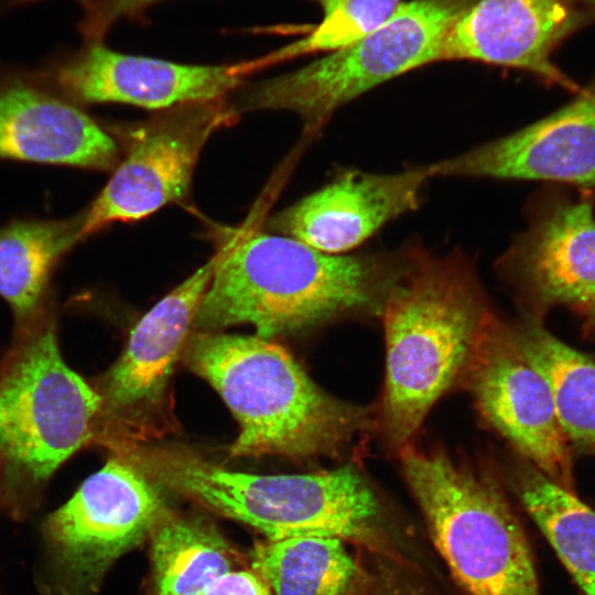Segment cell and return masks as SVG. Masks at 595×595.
I'll return each mask as SVG.
<instances>
[{
	"label": "cell",
	"instance_id": "cell-27",
	"mask_svg": "<svg viewBox=\"0 0 595 595\" xmlns=\"http://www.w3.org/2000/svg\"><path fill=\"white\" fill-rule=\"evenodd\" d=\"M577 307L583 313L586 325L591 329H595V299Z\"/></svg>",
	"mask_w": 595,
	"mask_h": 595
},
{
	"label": "cell",
	"instance_id": "cell-25",
	"mask_svg": "<svg viewBox=\"0 0 595 595\" xmlns=\"http://www.w3.org/2000/svg\"><path fill=\"white\" fill-rule=\"evenodd\" d=\"M159 0H85L82 30L89 41H102L115 23L132 18Z\"/></svg>",
	"mask_w": 595,
	"mask_h": 595
},
{
	"label": "cell",
	"instance_id": "cell-16",
	"mask_svg": "<svg viewBox=\"0 0 595 595\" xmlns=\"http://www.w3.org/2000/svg\"><path fill=\"white\" fill-rule=\"evenodd\" d=\"M0 158L110 170L113 139L77 107L15 77H0Z\"/></svg>",
	"mask_w": 595,
	"mask_h": 595
},
{
	"label": "cell",
	"instance_id": "cell-24",
	"mask_svg": "<svg viewBox=\"0 0 595 595\" xmlns=\"http://www.w3.org/2000/svg\"><path fill=\"white\" fill-rule=\"evenodd\" d=\"M377 553L372 567L365 570L359 595H434L414 571L407 569L393 554Z\"/></svg>",
	"mask_w": 595,
	"mask_h": 595
},
{
	"label": "cell",
	"instance_id": "cell-11",
	"mask_svg": "<svg viewBox=\"0 0 595 595\" xmlns=\"http://www.w3.org/2000/svg\"><path fill=\"white\" fill-rule=\"evenodd\" d=\"M483 416L531 465L575 493L573 459L551 388L513 333L488 320L468 369Z\"/></svg>",
	"mask_w": 595,
	"mask_h": 595
},
{
	"label": "cell",
	"instance_id": "cell-18",
	"mask_svg": "<svg viewBox=\"0 0 595 595\" xmlns=\"http://www.w3.org/2000/svg\"><path fill=\"white\" fill-rule=\"evenodd\" d=\"M148 540L149 595H198L221 576L249 566L210 521L170 507Z\"/></svg>",
	"mask_w": 595,
	"mask_h": 595
},
{
	"label": "cell",
	"instance_id": "cell-26",
	"mask_svg": "<svg viewBox=\"0 0 595 595\" xmlns=\"http://www.w3.org/2000/svg\"><path fill=\"white\" fill-rule=\"evenodd\" d=\"M198 595H273L264 581L249 566L232 571Z\"/></svg>",
	"mask_w": 595,
	"mask_h": 595
},
{
	"label": "cell",
	"instance_id": "cell-20",
	"mask_svg": "<svg viewBox=\"0 0 595 595\" xmlns=\"http://www.w3.org/2000/svg\"><path fill=\"white\" fill-rule=\"evenodd\" d=\"M82 216L64 220H17L0 228V296L20 329L41 313L60 259L80 240Z\"/></svg>",
	"mask_w": 595,
	"mask_h": 595
},
{
	"label": "cell",
	"instance_id": "cell-2",
	"mask_svg": "<svg viewBox=\"0 0 595 595\" xmlns=\"http://www.w3.org/2000/svg\"><path fill=\"white\" fill-rule=\"evenodd\" d=\"M387 364L382 420L404 447L436 400L468 372L490 315L458 257L413 251L393 271L382 304Z\"/></svg>",
	"mask_w": 595,
	"mask_h": 595
},
{
	"label": "cell",
	"instance_id": "cell-10",
	"mask_svg": "<svg viewBox=\"0 0 595 595\" xmlns=\"http://www.w3.org/2000/svg\"><path fill=\"white\" fill-rule=\"evenodd\" d=\"M220 101L174 107L130 130L125 160L82 215L80 240L115 221L138 220L184 199L206 141L235 118Z\"/></svg>",
	"mask_w": 595,
	"mask_h": 595
},
{
	"label": "cell",
	"instance_id": "cell-8",
	"mask_svg": "<svg viewBox=\"0 0 595 595\" xmlns=\"http://www.w3.org/2000/svg\"><path fill=\"white\" fill-rule=\"evenodd\" d=\"M158 486L112 452L42 523L44 595H95L112 564L148 539L169 508Z\"/></svg>",
	"mask_w": 595,
	"mask_h": 595
},
{
	"label": "cell",
	"instance_id": "cell-19",
	"mask_svg": "<svg viewBox=\"0 0 595 595\" xmlns=\"http://www.w3.org/2000/svg\"><path fill=\"white\" fill-rule=\"evenodd\" d=\"M342 539L302 536L257 542L247 561L273 595H359L365 570Z\"/></svg>",
	"mask_w": 595,
	"mask_h": 595
},
{
	"label": "cell",
	"instance_id": "cell-22",
	"mask_svg": "<svg viewBox=\"0 0 595 595\" xmlns=\"http://www.w3.org/2000/svg\"><path fill=\"white\" fill-rule=\"evenodd\" d=\"M512 333L523 355L549 383L567 441L595 452V360L537 323Z\"/></svg>",
	"mask_w": 595,
	"mask_h": 595
},
{
	"label": "cell",
	"instance_id": "cell-6",
	"mask_svg": "<svg viewBox=\"0 0 595 595\" xmlns=\"http://www.w3.org/2000/svg\"><path fill=\"white\" fill-rule=\"evenodd\" d=\"M401 461L436 548L472 595H541L527 536L495 480L442 452L405 445Z\"/></svg>",
	"mask_w": 595,
	"mask_h": 595
},
{
	"label": "cell",
	"instance_id": "cell-17",
	"mask_svg": "<svg viewBox=\"0 0 595 595\" xmlns=\"http://www.w3.org/2000/svg\"><path fill=\"white\" fill-rule=\"evenodd\" d=\"M509 260L545 307L595 299V217L589 199L553 207L516 241Z\"/></svg>",
	"mask_w": 595,
	"mask_h": 595
},
{
	"label": "cell",
	"instance_id": "cell-1",
	"mask_svg": "<svg viewBox=\"0 0 595 595\" xmlns=\"http://www.w3.org/2000/svg\"><path fill=\"white\" fill-rule=\"evenodd\" d=\"M241 234L217 251L196 331L251 324L269 339L382 304L393 273L382 260L325 253L286 236Z\"/></svg>",
	"mask_w": 595,
	"mask_h": 595
},
{
	"label": "cell",
	"instance_id": "cell-13",
	"mask_svg": "<svg viewBox=\"0 0 595 595\" xmlns=\"http://www.w3.org/2000/svg\"><path fill=\"white\" fill-rule=\"evenodd\" d=\"M269 66L266 55L228 65H190L122 54L101 41H89L57 68L55 79L79 101L166 109L221 100L248 76Z\"/></svg>",
	"mask_w": 595,
	"mask_h": 595
},
{
	"label": "cell",
	"instance_id": "cell-23",
	"mask_svg": "<svg viewBox=\"0 0 595 595\" xmlns=\"http://www.w3.org/2000/svg\"><path fill=\"white\" fill-rule=\"evenodd\" d=\"M322 20L306 35L268 53L273 65L320 52H333L370 34L397 12L402 0H313Z\"/></svg>",
	"mask_w": 595,
	"mask_h": 595
},
{
	"label": "cell",
	"instance_id": "cell-4",
	"mask_svg": "<svg viewBox=\"0 0 595 595\" xmlns=\"http://www.w3.org/2000/svg\"><path fill=\"white\" fill-rule=\"evenodd\" d=\"M151 483L262 533L267 540L327 536L388 552L379 501L351 466L305 475L226 469L178 445L120 452Z\"/></svg>",
	"mask_w": 595,
	"mask_h": 595
},
{
	"label": "cell",
	"instance_id": "cell-9",
	"mask_svg": "<svg viewBox=\"0 0 595 595\" xmlns=\"http://www.w3.org/2000/svg\"><path fill=\"white\" fill-rule=\"evenodd\" d=\"M217 253L158 302L132 328L101 377L97 435L111 451L143 445L175 430L170 381L208 289Z\"/></svg>",
	"mask_w": 595,
	"mask_h": 595
},
{
	"label": "cell",
	"instance_id": "cell-12",
	"mask_svg": "<svg viewBox=\"0 0 595 595\" xmlns=\"http://www.w3.org/2000/svg\"><path fill=\"white\" fill-rule=\"evenodd\" d=\"M594 20L582 0H473L448 30L439 62L517 68L575 91L578 86L551 56L567 36Z\"/></svg>",
	"mask_w": 595,
	"mask_h": 595
},
{
	"label": "cell",
	"instance_id": "cell-21",
	"mask_svg": "<svg viewBox=\"0 0 595 595\" xmlns=\"http://www.w3.org/2000/svg\"><path fill=\"white\" fill-rule=\"evenodd\" d=\"M515 489L582 594L595 595V510L531 464Z\"/></svg>",
	"mask_w": 595,
	"mask_h": 595
},
{
	"label": "cell",
	"instance_id": "cell-7",
	"mask_svg": "<svg viewBox=\"0 0 595 595\" xmlns=\"http://www.w3.org/2000/svg\"><path fill=\"white\" fill-rule=\"evenodd\" d=\"M473 0H410L383 25L309 65L251 88L248 110H290L317 133L340 107L410 71L439 62L453 22Z\"/></svg>",
	"mask_w": 595,
	"mask_h": 595
},
{
	"label": "cell",
	"instance_id": "cell-14",
	"mask_svg": "<svg viewBox=\"0 0 595 595\" xmlns=\"http://www.w3.org/2000/svg\"><path fill=\"white\" fill-rule=\"evenodd\" d=\"M431 177L430 165L389 174L345 171L274 215L268 228L318 251L342 255L416 209Z\"/></svg>",
	"mask_w": 595,
	"mask_h": 595
},
{
	"label": "cell",
	"instance_id": "cell-5",
	"mask_svg": "<svg viewBox=\"0 0 595 595\" xmlns=\"http://www.w3.org/2000/svg\"><path fill=\"white\" fill-rule=\"evenodd\" d=\"M101 399L64 361L54 322L40 314L0 368V505L15 520L56 469L96 440Z\"/></svg>",
	"mask_w": 595,
	"mask_h": 595
},
{
	"label": "cell",
	"instance_id": "cell-3",
	"mask_svg": "<svg viewBox=\"0 0 595 595\" xmlns=\"http://www.w3.org/2000/svg\"><path fill=\"white\" fill-rule=\"evenodd\" d=\"M181 357L236 418L240 429L228 451L231 457L335 455L369 428L367 409L324 392L284 347L268 338L197 331Z\"/></svg>",
	"mask_w": 595,
	"mask_h": 595
},
{
	"label": "cell",
	"instance_id": "cell-15",
	"mask_svg": "<svg viewBox=\"0 0 595 595\" xmlns=\"http://www.w3.org/2000/svg\"><path fill=\"white\" fill-rule=\"evenodd\" d=\"M429 165L432 177L595 185V89L528 127Z\"/></svg>",
	"mask_w": 595,
	"mask_h": 595
},
{
	"label": "cell",
	"instance_id": "cell-28",
	"mask_svg": "<svg viewBox=\"0 0 595 595\" xmlns=\"http://www.w3.org/2000/svg\"><path fill=\"white\" fill-rule=\"evenodd\" d=\"M595 14V0H582Z\"/></svg>",
	"mask_w": 595,
	"mask_h": 595
}]
</instances>
